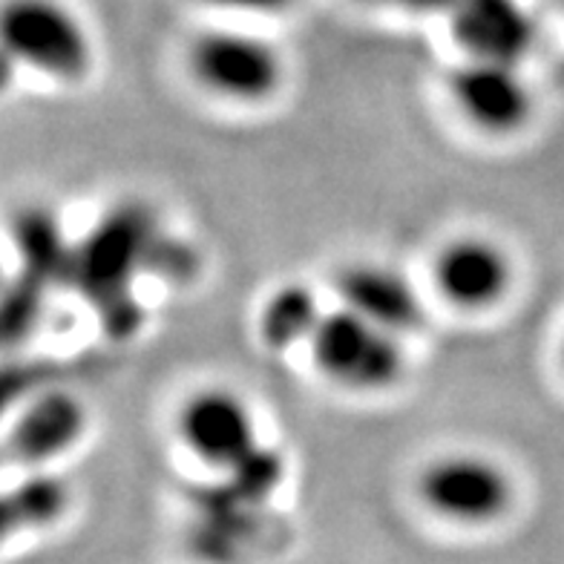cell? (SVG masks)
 I'll use <instances>...</instances> for the list:
<instances>
[{"mask_svg":"<svg viewBox=\"0 0 564 564\" xmlns=\"http://www.w3.org/2000/svg\"><path fill=\"white\" fill-rule=\"evenodd\" d=\"M305 349L319 378L349 392H387L406 371L403 337L346 305L326 308Z\"/></svg>","mask_w":564,"mask_h":564,"instance_id":"6da1fadb","label":"cell"},{"mask_svg":"<svg viewBox=\"0 0 564 564\" xmlns=\"http://www.w3.org/2000/svg\"><path fill=\"white\" fill-rule=\"evenodd\" d=\"M415 492L435 519L458 528H490L516 501L510 473L481 453L435 455L417 473Z\"/></svg>","mask_w":564,"mask_h":564,"instance_id":"7a4b0ae2","label":"cell"},{"mask_svg":"<svg viewBox=\"0 0 564 564\" xmlns=\"http://www.w3.org/2000/svg\"><path fill=\"white\" fill-rule=\"evenodd\" d=\"M0 35L7 61L55 82H82L93 67V44L84 23L58 0H9Z\"/></svg>","mask_w":564,"mask_h":564,"instance_id":"3957f363","label":"cell"},{"mask_svg":"<svg viewBox=\"0 0 564 564\" xmlns=\"http://www.w3.org/2000/svg\"><path fill=\"white\" fill-rule=\"evenodd\" d=\"M176 438L202 467L237 476L262 455L251 403L228 387L196 389L176 409Z\"/></svg>","mask_w":564,"mask_h":564,"instance_id":"277c9868","label":"cell"},{"mask_svg":"<svg viewBox=\"0 0 564 564\" xmlns=\"http://www.w3.org/2000/svg\"><path fill=\"white\" fill-rule=\"evenodd\" d=\"M187 67L202 89L234 105H265L285 84L282 53L251 32H202L191 44Z\"/></svg>","mask_w":564,"mask_h":564,"instance_id":"5b68a950","label":"cell"},{"mask_svg":"<svg viewBox=\"0 0 564 564\" xmlns=\"http://www.w3.org/2000/svg\"><path fill=\"white\" fill-rule=\"evenodd\" d=\"M432 291L455 312L481 314L507 300L516 282V262L501 242L484 234L446 239L430 262Z\"/></svg>","mask_w":564,"mask_h":564,"instance_id":"8992f818","label":"cell"},{"mask_svg":"<svg viewBox=\"0 0 564 564\" xmlns=\"http://www.w3.org/2000/svg\"><path fill=\"white\" fill-rule=\"evenodd\" d=\"M446 89L455 112L484 135H516L533 119V89L519 64L467 58L449 73Z\"/></svg>","mask_w":564,"mask_h":564,"instance_id":"52a82bcc","label":"cell"},{"mask_svg":"<svg viewBox=\"0 0 564 564\" xmlns=\"http://www.w3.org/2000/svg\"><path fill=\"white\" fill-rule=\"evenodd\" d=\"M89 430V412L73 392H44L21 409L7 432V460L21 469L53 467L82 444Z\"/></svg>","mask_w":564,"mask_h":564,"instance_id":"ba28073f","label":"cell"},{"mask_svg":"<svg viewBox=\"0 0 564 564\" xmlns=\"http://www.w3.org/2000/svg\"><path fill=\"white\" fill-rule=\"evenodd\" d=\"M337 305L406 337L426 323V300L403 271L383 262H349L335 274Z\"/></svg>","mask_w":564,"mask_h":564,"instance_id":"9c48e42d","label":"cell"},{"mask_svg":"<svg viewBox=\"0 0 564 564\" xmlns=\"http://www.w3.org/2000/svg\"><path fill=\"white\" fill-rule=\"evenodd\" d=\"M449 30L467 58L519 64L533 50L535 23L519 0H458Z\"/></svg>","mask_w":564,"mask_h":564,"instance_id":"30bf717a","label":"cell"},{"mask_svg":"<svg viewBox=\"0 0 564 564\" xmlns=\"http://www.w3.org/2000/svg\"><path fill=\"white\" fill-rule=\"evenodd\" d=\"M89 237L93 239L73 257V271L78 274V280L89 289L96 282L101 291L124 285L127 274L139 265V257L144 251L141 216L121 210Z\"/></svg>","mask_w":564,"mask_h":564,"instance_id":"8fae6325","label":"cell"},{"mask_svg":"<svg viewBox=\"0 0 564 564\" xmlns=\"http://www.w3.org/2000/svg\"><path fill=\"white\" fill-rule=\"evenodd\" d=\"M326 305H319L317 294L303 282H285L268 294L257 314V335L262 346L282 355V351L308 346L317 332Z\"/></svg>","mask_w":564,"mask_h":564,"instance_id":"7c38bea8","label":"cell"},{"mask_svg":"<svg viewBox=\"0 0 564 564\" xmlns=\"http://www.w3.org/2000/svg\"><path fill=\"white\" fill-rule=\"evenodd\" d=\"M69 487L50 467L23 469L21 481L7 492L3 516L7 533L50 528L67 512Z\"/></svg>","mask_w":564,"mask_h":564,"instance_id":"4fadbf2b","label":"cell"},{"mask_svg":"<svg viewBox=\"0 0 564 564\" xmlns=\"http://www.w3.org/2000/svg\"><path fill=\"white\" fill-rule=\"evenodd\" d=\"M15 242L21 260L44 282L73 268L75 251L64 242V230L50 210L26 208L15 219Z\"/></svg>","mask_w":564,"mask_h":564,"instance_id":"5bb4252c","label":"cell"},{"mask_svg":"<svg viewBox=\"0 0 564 564\" xmlns=\"http://www.w3.org/2000/svg\"><path fill=\"white\" fill-rule=\"evenodd\" d=\"M208 7L230 9V12H253V15H274V12H285L297 0H202Z\"/></svg>","mask_w":564,"mask_h":564,"instance_id":"9a60e30c","label":"cell"},{"mask_svg":"<svg viewBox=\"0 0 564 564\" xmlns=\"http://www.w3.org/2000/svg\"><path fill=\"white\" fill-rule=\"evenodd\" d=\"M366 3L406 9V12H417V15H435V12H444V15H449V9H453L458 0H366Z\"/></svg>","mask_w":564,"mask_h":564,"instance_id":"2e32d148","label":"cell"},{"mask_svg":"<svg viewBox=\"0 0 564 564\" xmlns=\"http://www.w3.org/2000/svg\"><path fill=\"white\" fill-rule=\"evenodd\" d=\"M558 360H562V369H564V340H562V351H558Z\"/></svg>","mask_w":564,"mask_h":564,"instance_id":"e0dca14e","label":"cell"}]
</instances>
